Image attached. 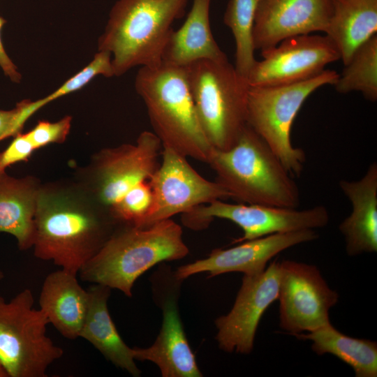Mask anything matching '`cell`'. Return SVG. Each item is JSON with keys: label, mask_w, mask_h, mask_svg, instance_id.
Returning a JSON list of instances; mask_svg holds the SVG:
<instances>
[{"label": "cell", "mask_w": 377, "mask_h": 377, "mask_svg": "<svg viewBox=\"0 0 377 377\" xmlns=\"http://www.w3.org/2000/svg\"><path fill=\"white\" fill-rule=\"evenodd\" d=\"M34 221V256L75 274L119 226L79 184L41 185Z\"/></svg>", "instance_id": "cell-1"}, {"label": "cell", "mask_w": 377, "mask_h": 377, "mask_svg": "<svg viewBox=\"0 0 377 377\" xmlns=\"http://www.w3.org/2000/svg\"><path fill=\"white\" fill-rule=\"evenodd\" d=\"M182 228L171 219L145 227L119 225L80 270L82 281L132 297L135 281L155 265L184 258L189 250Z\"/></svg>", "instance_id": "cell-2"}, {"label": "cell", "mask_w": 377, "mask_h": 377, "mask_svg": "<svg viewBox=\"0 0 377 377\" xmlns=\"http://www.w3.org/2000/svg\"><path fill=\"white\" fill-rule=\"evenodd\" d=\"M207 163L239 203L297 208L300 191L283 164L247 124L233 146L213 148Z\"/></svg>", "instance_id": "cell-3"}, {"label": "cell", "mask_w": 377, "mask_h": 377, "mask_svg": "<svg viewBox=\"0 0 377 377\" xmlns=\"http://www.w3.org/2000/svg\"><path fill=\"white\" fill-rule=\"evenodd\" d=\"M135 89L163 148L207 163L213 147L199 121L186 67L164 62L140 67Z\"/></svg>", "instance_id": "cell-4"}, {"label": "cell", "mask_w": 377, "mask_h": 377, "mask_svg": "<svg viewBox=\"0 0 377 377\" xmlns=\"http://www.w3.org/2000/svg\"><path fill=\"white\" fill-rule=\"evenodd\" d=\"M188 0H117L112 7L98 51L112 55L114 76L140 66L163 62L172 24L182 18Z\"/></svg>", "instance_id": "cell-5"}, {"label": "cell", "mask_w": 377, "mask_h": 377, "mask_svg": "<svg viewBox=\"0 0 377 377\" xmlns=\"http://www.w3.org/2000/svg\"><path fill=\"white\" fill-rule=\"evenodd\" d=\"M187 76L202 128L213 148L230 149L246 125L247 80L228 59H201Z\"/></svg>", "instance_id": "cell-6"}, {"label": "cell", "mask_w": 377, "mask_h": 377, "mask_svg": "<svg viewBox=\"0 0 377 377\" xmlns=\"http://www.w3.org/2000/svg\"><path fill=\"white\" fill-rule=\"evenodd\" d=\"M339 73L324 70L307 80L281 85L249 86L246 123L271 148L292 176H300L306 161L302 149L291 142L295 118L306 99L316 89L333 85Z\"/></svg>", "instance_id": "cell-7"}, {"label": "cell", "mask_w": 377, "mask_h": 377, "mask_svg": "<svg viewBox=\"0 0 377 377\" xmlns=\"http://www.w3.org/2000/svg\"><path fill=\"white\" fill-rule=\"evenodd\" d=\"M24 289L10 300L0 295V362L8 377H45L64 350L47 335L50 321Z\"/></svg>", "instance_id": "cell-8"}, {"label": "cell", "mask_w": 377, "mask_h": 377, "mask_svg": "<svg viewBox=\"0 0 377 377\" xmlns=\"http://www.w3.org/2000/svg\"><path fill=\"white\" fill-rule=\"evenodd\" d=\"M162 149L154 132L145 131L134 144L100 150L84 172V182L79 184L108 209L132 187L151 179Z\"/></svg>", "instance_id": "cell-9"}, {"label": "cell", "mask_w": 377, "mask_h": 377, "mask_svg": "<svg viewBox=\"0 0 377 377\" xmlns=\"http://www.w3.org/2000/svg\"><path fill=\"white\" fill-rule=\"evenodd\" d=\"M214 218L229 220L242 228L243 235L232 240L231 244H234L275 233L323 228L328 223L330 215L323 205L298 210L216 200L183 214L182 221L193 230H200Z\"/></svg>", "instance_id": "cell-10"}, {"label": "cell", "mask_w": 377, "mask_h": 377, "mask_svg": "<svg viewBox=\"0 0 377 377\" xmlns=\"http://www.w3.org/2000/svg\"><path fill=\"white\" fill-rule=\"evenodd\" d=\"M338 298L316 266L280 262L279 325L290 334L311 332L331 324L329 311Z\"/></svg>", "instance_id": "cell-11"}, {"label": "cell", "mask_w": 377, "mask_h": 377, "mask_svg": "<svg viewBox=\"0 0 377 377\" xmlns=\"http://www.w3.org/2000/svg\"><path fill=\"white\" fill-rule=\"evenodd\" d=\"M153 206L142 227L184 214L200 205L230 198L217 182L201 176L187 161V157L163 148L161 161L149 180Z\"/></svg>", "instance_id": "cell-12"}, {"label": "cell", "mask_w": 377, "mask_h": 377, "mask_svg": "<svg viewBox=\"0 0 377 377\" xmlns=\"http://www.w3.org/2000/svg\"><path fill=\"white\" fill-rule=\"evenodd\" d=\"M261 56L263 59L255 61L248 74L251 87L301 82L340 59L339 50L328 36L311 34L286 38L262 51Z\"/></svg>", "instance_id": "cell-13"}, {"label": "cell", "mask_w": 377, "mask_h": 377, "mask_svg": "<svg viewBox=\"0 0 377 377\" xmlns=\"http://www.w3.org/2000/svg\"><path fill=\"white\" fill-rule=\"evenodd\" d=\"M280 262L274 260L260 274L246 276L230 312L215 320L216 339L228 353H250L256 330L265 310L278 300Z\"/></svg>", "instance_id": "cell-14"}, {"label": "cell", "mask_w": 377, "mask_h": 377, "mask_svg": "<svg viewBox=\"0 0 377 377\" xmlns=\"http://www.w3.org/2000/svg\"><path fill=\"white\" fill-rule=\"evenodd\" d=\"M154 280V293L163 311V322L154 343L147 348H133L135 360L150 361L158 366L163 377H201L184 330L177 306L179 283L174 272L166 286L165 269Z\"/></svg>", "instance_id": "cell-15"}, {"label": "cell", "mask_w": 377, "mask_h": 377, "mask_svg": "<svg viewBox=\"0 0 377 377\" xmlns=\"http://www.w3.org/2000/svg\"><path fill=\"white\" fill-rule=\"evenodd\" d=\"M312 229L289 232L275 233L263 237L244 241L239 245L223 249H216L207 258L180 266L175 277L183 281L186 278L207 272V278L232 272L253 276L263 272L267 263L280 252L318 238Z\"/></svg>", "instance_id": "cell-16"}, {"label": "cell", "mask_w": 377, "mask_h": 377, "mask_svg": "<svg viewBox=\"0 0 377 377\" xmlns=\"http://www.w3.org/2000/svg\"><path fill=\"white\" fill-rule=\"evenodd\" d=\"M332 0H258L253 29L255 50L314 31L325 32Z\"/></svg>", "instance_id": "cell-17"}, {"label": "cell", "mask_w": 377, "mask_h": 377, "mask_svg": "<svg viewBox=\"0 0 377 377\" xmlns=\"http://www.w3.org/2000/svg\"><path fill=\"white\" fill-rule=\"evenodd\" d=\"M352 210L339 225L346 251L354 256L377 251V163L373 162L358 180L339 183Z\"/></svg>", "instance_id": "cell-18"}, {"label": "cell", "mask_w": 377, "mask_h": 377, "mask_svg": "<svg viewBox=\"0 0 377 377\" xmlns=\"http://www.w3.org/2000/svg\"><path fill=\"white\" fill-rule=\"evenodd\" d=\"M88 292L79 283L77 274L60 268L45 279L40 308L55 329L71 340L80 337L88 309Z\"/></svg>", "instance_id": "cell-19"}, {"label": "cell", "mask_w": 377, "mask_h": 377, "mask_svg": "<svg viewBox=\"0 0 377 377\" xmlns=\"http://www.w3.org/2000/svg\"><path fill=\"white\" fill-rule=\"evenodd\" d=\"M111 288L94 284L88 290V309L80 337L94 346L108 361L133 376H140L133 348L124 341L110 316L108 300Z\"/></svg>", "instance_id": "cell-20"}, {"label": "cell", "mask_w": 377, "mask_h": 377, "mask_svg": "<svg viewBox=\"0 0 377 377\" xmlns=\"http://www.w3.org/2000/svg\"><path fill=\"white\" fill-rule=\"evenodd\" d=\"M211 0H193L184 24L172 31L165 47L163 62L185 67L201 59H228L214 38L209 23Z\"/></svg>", "instance_id": "cell-21"}, {"label": "cell", "mask_w": 377, "mask_h": 377, "mask_svg": "<svg viewBox=\"0 0 377 377\" xmlns=\"http://www.w3.org/2000/svg\"><path fill=\"white\" fill-rule=\"evenodd\" d=\"M41 185L34 177L17 178L0 174V233L17 240L20 250L33 247L35 212Z\"/></svg>", "instance_id": "cell-22"}, {"label": "cell", "mask_w": 377, "mask_h": 377, "mask_svg": "<svg viewBox=\"0 0 377 377\" xmlns=\"http://www.w3.org/2000/svg\"><path fill=\"white\" fill-rule=\"evenodd\" d=\"M377 32V0H332L325 35L345 65L353 52Z\"/></svg>", "instance_id": "cell-23"}, {"label": "cell", "mask_w": 377, "mask_h": 377, "mask_svg": "<svg viewBox=\"0 0 377 377\" xmlns=\"http://www.w3.org/2000/svg\"><path fill=\"white\" fill-rule=\"evenodd\" d=\"M312 341L311 348L321 355L332 354L350 365L356 377L377 376V343L342 334L332 324L307 334L295 335Z\"/></svg>", "instance_id": "cell-24"}, {"label": "cell", "mask_w": 377, "mask_h": 377, "mask_svg": "<svg viewBox=\"0 0 377 377\" xmlns=\"http://www.w3.org/2000/svg\"><path fill=\"white\" fill-rule=\"evenodd\" d=\"M333 84L340 94L360 91L364 98L377 100V34L373 35L353 52Z\"/></svg>", "instance_id": "cell-25"}, {"label": "cell", "mask_w": 377, "mask_h": 377, "mask_svg": "<svg viewBox=\"0 0 377 377\" xmlns=\"http://www.w3.org/2000/svg\"><path fill=\"white\" fill-rule=\"evenodd\" d=\"M258 0H230L223 22L230 28L235 42V64L237 73L247 80L256 59L254 57L253 29Z\"/></svg>", "instance_id": "cell-26"}, {"label": "cell", "mask_w": 377, "mask_h": 377, "mask_svg": "<svg viewBox=\"0 0 377 377\" xmlns=\"http://www.w3.org/2000/svg\"><path fill=\"white\" fill-rule=\"evenodd\" d=\"M153 206V193L149 181L129 189L108 211L119 225L142 227Z\"/></svg>", "instance_id": "cell-27"}, {"label": "cell", "mask_w": 377, "mask_h": 377, "mask_svg": "<svg viewBox=\"0 0 377 377\" xmlns=\"http://www.w3.org/2000/svg\"><path fill=\"white\" fill-rule=\"evenodd\" d=\"M98 75L106 77L114 76L112 55L105 51H98L92 60L82 69L65 81L47 96L34 101L37 110L71 93L79 91Z\"/></svg>", "instance_id": "cell-28"}, {"label": "cell", "mask_w": 377, "mask_h": 377, "mask_svg": "<svg viewBox=\"0 0 377 377\" xmlns=\"http://www.w3.org/2000/svg\"><path fill=\"white\" fill-rule=\"evenodd\" d=\"M71 123L70 115L54 122L40 120L26 133L36 150L50 144L64 142L70 133Z\"/></svg>", "instance_id": "cell-29"}, {"label": "cell", "mask_w": 377, "mask_h": 377, "mask_svg": "<svg viewBox=\"0 0 377 377\" xmlns=\"http://www.w3.org/2000/svg\"><path fill=\"white\" fill-rule=\"evenodd\" d=\"M30 102L29 99H24L11 110H0V142L22 132L26 121L33 115Z\"/></svg>", "instance_id": "cell-30"}, {"label": "cell", "mask_w": 377, "mask_h": 377, "mask_svg": "<svg viewBox=\"0 0 377 377\" xmlns=\"http://www.w3.org/2000/svg\"><path fill=\"white\" fill-rule=\"evenodd\" d=\"M6 149L0 152V174L6 168L22 161H27L36 150L26 133H17Z\"/></svg>", "instance_id": "cell-31"}, {"label": "cell", "mask_w": 377, "mask_h": 377, "mask_svg": "<svg viewBox=\"0 0 377 377\" xmlns=\"http://www.w3.org/2000/svg\"><path fill=\"white\" fill-rule=\"evenodd\" d=\"M6 22V20L0 16V68L11 82L20 83L22 80V74L6 52L1 39V30Z\"/></svg>", "instance_id": "cell-32"}, {"label": "cell", "mask_w": 377, "mask_h": 377, "mask_svg": "<svg viewBox=\"0 0 377 377\" xmlns=\"http://www.w3.org/2000/svg\"><path fill=\"white\" fill-rule=\"evenodd\" d=\"M0 377H8L6 371L0 362Z\"/></svg>", "instance_id": "cell-33"}, {"label": "cell", "mask_w": 377, "mask_h": 377, "mask_svg": "<svg viewBox=\"0 0 377 377\" xmlns=\"http://www.w3.org/2000/svg\"><path fill=\"white\" fill-rule=\"evenodd\" d=\"M4 278V274L3 272L0 271V281H2Z\"/></svg>", "instance_id": "cell-34"}]
</instances>
